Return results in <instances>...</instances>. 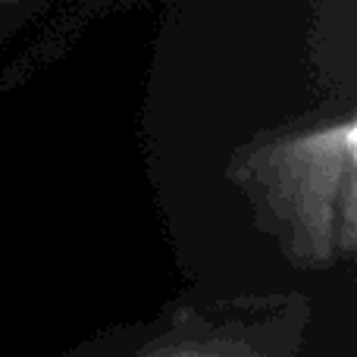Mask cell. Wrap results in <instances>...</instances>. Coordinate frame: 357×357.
Segmentation results:
<instances>
[{
    "instance_id": "obj_2",
    "label": "cell",
    "mask_w": 357,
    "mask_h": 357,
    "mask_svg": "<svg viewBox=\"0 0 357 357\" xmlns=\"http://www.w3.org/2000/svg\"><path fill=\"white\" fill-rule=\"evenodd\" d=\"M154 357H254L248 351H238L232 348L229 339H197V342H176V345H167L160 351H154Z\"/></svg>"
},
{
    "instance_id": "obj_1",
    "label": "cell",
    "mask_w": 357,
    "mask_h": 357,
    "mask_svg": "<svg viewBox=\"0 0 357 357\" xmlns=\"http://www.w3.org/2000/svg\"><path fill=\"white\" fill-rule=\"evenodd\" d=\"M285 226L291 248L329 264L354 248V119L266 142L238 163Z\"/></svg>"
}]
</instances>
